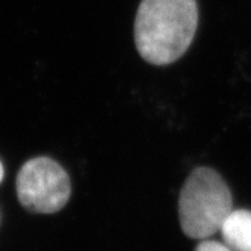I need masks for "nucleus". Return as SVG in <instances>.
<instances>
[{"instance_id": "f03ea898", "label": "nucleus", "mask_w": 251, "mask_h": 251, "mask_svg": "<svg viewBox=\"0 0 251 251\" xmlns=\"http://www.w3.org/2000/svg\"><path fill=\"white\" fill-rule=\"evenodd\" d=\"M232 195L222 176L208 167H199L183 183L178 214L185 235L206 240L221 232L232 213Z\"/></svg>"}, {"instance_id": "423d86ee", "label": "nucleus", "mask_w": 251, "mask_h": 251, "mask_svg": "<svg viewBox=\"0 0 251 251\" xmlns=\"http://www.w3.org/2000/svg\"><path fill=\"white\" fill-rule=\"evenodd\" d=\"M3 177H4V167L3 164H1V162H0V182L3 181Z\"/></svg>"}, {"instance_id": "20e7f679", "label": "nucleus", "mask_w": 251, "mask_h": 251, "mask_svg": "<svg viewBox=\"0 0 251 251\" xmlns=\"http://www.w3.org/2000/svg\"><path fill=\"white\" fill-rule=\"evenodd\" d=\"M221 233L225 244L233 251H251V210H232Z\"/></svg>"}, {"instance_id": "7ed1b4c3", "label": "nucleus", "mask_w": 251, "mask_h": 251, "mask_svg": "<svg viewBox=\"0 0 251 251\" xmlns=\"http://www.w3.org/2000/svg\"><path fill=\"white\" fill-rule=\"evenodd\" d=\"M18 200L25 209L51 214L66 206L71 196V179L55 160L33 158L22 165L16 181Z\"/></svg>"}, {"instance_id": "f257e3e1", "label": "nucleus", "mask_w": 251, "mask_h": 251, "mask_svg": "<svg viewBox=\"0 0 251 251\" xmlns=\"http://www.w3.org/2000/svg\"><path fill=\"white\" fill-rule=\"evenodd\" d=\"M196 0H141L135 21V44L140 55L154 66L179 59L198 30Z\"/></svg>"}, {"instance_id": "39448f33", "label": "nucleus", "mask_w": 251, "mask_h": 251, "mask_svg": "<svg viewBox=\"0 0 251 251\" xmlns=\"http://www.w3.org/2000/svg\"><path fill=\"white\" fill-rule=\"evenodd\" d=\"M195 251H233L232 249H229L227 245L223 242H218V241H213V240H202V242L198 245V248H196Z\"/></svg>"}]
</instances>
